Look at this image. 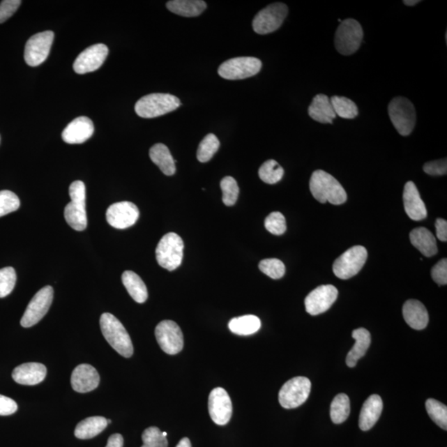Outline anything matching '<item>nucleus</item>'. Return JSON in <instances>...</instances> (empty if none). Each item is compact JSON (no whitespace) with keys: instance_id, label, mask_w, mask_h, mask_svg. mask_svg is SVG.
I'll use <instances>...</instances> for the list:
<instances>
[{"instance_id":"obj_1","label":"nucleus","mask_w":447,"mask_h":447,"mask_svg":"<svg viewBox=\"0 0 447 447\" xmlns=\"http://www.w3.org/2000/svg\"><path fill=\"white\" fill-rule=\"evenodd\" d=\"M309 185L314 198L321 203L329 202L338 206L344 204L347 200V194L342 184L325 171L314 172Z\"/></svg>"},{"instance_id":"obj_2","label":"nucleus","mask_w":447,"mask_h":447,"mask_svg":"<svg viewBox=\"0 0 447 447\" xmlns=\"http://www.w3.org/2000/svg\"><path fill=\"white\" fill-rule=\"evenodd\" d=\"M101 333L119 355L130 358L134 354L130 336L125 326L112 314L104 313L100 320Z\"/></svg>"},{"instance_id":"obj_3","label":"nucleus","mask_w":447,"mask_h":447,"mask_svg":"<svg viewBox=\"0 0 447 447\" xmlns=\"http://www.w3.org/2000/svg\"><path fill=\"white\" fill-rule=\"evenodd\" d=\"M180 105V100L175 96L154 93L142 97L135 109L139 117L152 119L174 112Z\"/></svg>"},{"instance_id":"obj_4","label":"nucleus","mask_w":447,"mask_h":447,"mask_svg":"<svg viewBox=\"0 0 447 447\" xmlns=\"http://www.w3.org/2000/svg\"><path fill=\"white\" fill-rule=\"evenodd\" d=\"M184 243L175 233L165 234L159 241L156 249L158 263L168 271L178 268L183 259Z\"/></svg>"},{"instance_id":"obj_5","label":"nucleus","mask_w":447,"mask_h":447,"mask_svg":"<svg viewBox=\"0 0 447 447\" xmlns=\"http://www.w3.org/2000/svg\"><path fill=\"white\" fill-rule=\"evenodd\" d=\"M388 114L398 134L408 136L414 131L417 121L414 105L404 97L397 96L388 105Z\"/></svg>"},{"instance_id":"obj_6","label":"nucleus","mask_w":447,"mask_h":447,"mask_svg":"<svg viewBox=\"0 0 447 447\" xmlns=\"http://www.w3.org/2000/svg\"><path fill=\"white\" fill-rule=\"evenodd\" d=\"M364 32L360 23L348 19L342 22L335 32V45L340 54H354L361 45Z\"/></svg>"},{"instance_id":"obj_7","label":"nucleus","mask_w":447,"mask_h":447,"mask_svg":"<svg viewBox=\"0 0 447 447\" xmlns=\"http://www.w3.org/2000/svg\"><path fill=\"white\" fill-rule=\"evenodd\" d=\"M312 384L309 379L299 376L283 384L278 393V400L282 408L293 409L303 405L311 393Z\"/></svg>"},{"instance_id":"obj_8","label":"nucleus","mask_w":447,"mask_h":447,"mask_svg":"<svg viewBox=\"0 0 447 447\" xmlns=\"http://www.w3.org/2000/svg\"><path fill=\"white\" fill-rule=\"evenodd\" d=\"M368 257L365 247L357 245L351 248L339 257L333 264L335 275L340 280H349L361 271Z\"/></svg>"},{"instance_id":"obj_9","label":"nucleus","mask_w":447,"mask_h":447,"mask_svg":"<svg viewBox=\"0 0 447 447\" xmlns=\"http://www.w3.org/2000/svg\"><path fill=\"white\" fill-rule=\"evenodd\" d=\"M262 68V63L256 57L241 56L225 61L220 66L218 73L224 79H243L255 76Z\"/></svg>"},{"instance_id":"obj_10","label":"nucleus","mask_w":447,"mask_h":447,"mask_svg":"<svg viewBox=\"0 0 447 447\" xmlns=\"http://www.w3.org/2000/svg\"><path fill=\"white\" fill-rule=\"evenodd\" d=\"M289 13V8L282 3H274L257 13L253 20V29L258 34L275 32L280 28Z\"/></svg>"},{"instance_id":"obj_11","label":"nucleus","mask_w":447,"mask_h":447,"mask_svg":"<svg viewBox=\"0 0 447 447\" xmlns=\"http://www.w3.org/2000/svg\"><path fill=\"white\" fill-rule=\"evenodd\" d=\"M53 294L54 291L52 287L46 286L34 295L22 317L20 321L22 326L29 328L43 319L51 307Z\"/></svg>"},{"instance_id":"obj_12","label":"nucleus","mask_w":447,"mask_h":447,"mask_svg":"<svg viewBox=\"0 0 447 447\" xmlns=\"http://www.w3.org/2000/svg\"><path fill=\"white\" fill-rule=\"evenodd\" d=\"M157 342L163 351L174 356L183 351V334L180 326L172 321H162L155 329Z\"/></svg>"},{"instance_id":"obj_13","label":"nucleus","mask_w":447,"mask_h":447,"mask_svg":"<svg viewBox=\"0 0 447 447\" xmlns=\"http://www.w3.org/2000/svg\"><path fill=\"white\" fill-rule=\"evenodd\" d=\"M54 33L52 31L33 35L26 42L24 51L26 63L30 66H38L46 61L50 55Z\"/></svg>"},{"instance_id":"obj_14","label":"nucleus","mask_w":447,"mask_h":447,"mask_svg":"<svg viewBox=\"0 0 447 447\" xmlns=\"http://www.w3.org/2000/svg\"><path fill=\"white\" fill-rule=\"evenodd\" d=\"M338 290L333 285H321L310 293L305 299V308L310 315L324 313L338 299Z\"/></svg>"},{"instance_id":"obj_15","label":"nucleus","mask_w":447,"mask_h":447,"mask_svg":"<svg viewBox=\"0 0 447 447\" xmlns=\"http://www.w3.org/2000/svg\"><path fill=\"white\" fill-rule=\"evenodd\" d=\"M139 218V208L130 202L114 203L106 211V220L109 225L119 229L130 228Z\"/></svg>"},{"instance_id":"obj_16","label":"nucleus","mask_w":447,"mask_h":447,"mask_svg":"<svg viewBox=\"0 0 447 447\" xmlns=\"http://www.w3.org/2000/svg\"><path fill=\"white\" fill-rule=\"evenodd\" d=\"M208 408L212 421L220 426L227 425L232 416V402L222 388H215L210 393Z\"/></svg>"},{"instance_id":"obj_17","label":"nucleus","mask_w":447,"mask_h":447,"mask_svg":"<svg viewBox=\"0 0 447 447\" xmlns=\"http://www.w3.org/2000/svg\"><path fill=\"white\" fill-rule=\"evenodd\" d=\"M109 50L105 44H96L84 50L77 56L73 64L75 73L86 74L95 72L103 65L107 57Z\"/></svg>"},{"instance_id":"obj_18","label":"nucleus","mask_w":447,"mask_h":447,"mask_svg":"<svg viewBox=\"0 0 447 447\" xmlns=\"http://www.w3.org/2000/svg\"><path fill=\"white\" fill-rule=\"evenodd\" d=\"M95 128L91 119L86 116L75 119L63 132V139L66 144H79L85 143L94 134Z\"/></svg>"},{"instance_id":"obj_19","label":"nucleus","mask_w":447,"mask_h":447,"mask_svg":"<svg viewBox=\"0 0 447 447\" xmlns=\"http://www.w3.org/2000/svg\"><path fill=\"white\" fill-rule=\"evenodd\" d=\"M70 382L75 391L88 393L98 387L100 375L94 367L82 364L73 370Z\"/></svg>"},{"instance_id":"obj_20","label":"nucleus","mask_w":447,"mask_h":447,"mask_svg":"<svg viewBox=\"0 0 447 447\" xmlns=\"http://www.w3.org/2000/svg\"><path fill=\"white\" fill-rule=\"evenodd\" d=\"M404 204L406 213L411 220L419 221L427 218L426 206L413 181H408L405 185Z\"/></svg>"},{"instance_id":"obj_21","label":"nucleus","mask_w":447,"mask_h":447,"mask_svg":"<svg viewBox=\"0 0 447 447\" xmlns=\"http://www.w3.org/2000/svg\"><path fill=\"white\" fill-rule=\"evenodd\" d=\"M46 375L45 365L40 363H25L13 370L12 377L17 384L36 385L43 382Z\"/></svg>"},{"instance_id":"obj_22","label":"nucleus","mask_w":447,"mask_h":447,"mask_svg":"<svg viewBox=\"0 0 447 447\" xmlns=\"http://www.w3.org/2000/svg\"><path fill=\"white\" fill-rule=\"evenodd\" d=\"M402 315L407 324L414 330H423L428 324L429 316L427 309L418 300L407 301L402 308Z\"/></svg>"},{"instance_id":"obj_23","label":"nucleus","mask_w":447,"mask_h":447,"mask_svg":"<svg viewBox=\"0 0 447 447\" xmlns=\"http://www.w3.org/2000/svg\"><path fill=\"white\" fill-rule=\"evenodd\" d=\"M383 411L382 398L379 395H371L363 404L358 426L362 431H369L379 421Z\"/></svg>"},{"instance_id":"obj_24","label":"nucleus","mask_w":447,"mask_h":447,"mask_svg":"<svg viewBox=\"0 0 447 447\" xmlns=\"http://www.w3.org/2000/svg\"><path fill=\"white\" fill-rule=\"evenodd\" d=\"M308 114L314 121L321 123H333L336 118L329 97L322 94L314 97L309 106Z\"/></svg>"},{"instance_id":"obj_25","label":"nucleus","mask_w":447,"mask_h":447,"mask_svg":"<svg viewBox=\"0 0 447 447\" xmlns=\"http://www.w3.org/2000/svg\"><path fill=\"white\" fill-rule=\"evenodd\" d=\"M409 237L413 245L424 256L429 258L437 254L436 238L430 230L424 227L416 228L411 230Z\"/></svg>"},{"instance_id":"obj_26","label":"nucleus","mask_w":447,"mask_h":447,"mask_svg":"<svg viewBox=\"0 0 447 447\" xmlns=\"http://www.w3.org/2000/svg\"><path fill=\"white\" fill-rule=\"evenodd\" d=\"M352 338L356 340V343L348 353L347 357V365L351 368L355 367L358 361L365 356L371 343L370 331L365 328H358L354 331Z\"/></svg>"},{"instance_id":"obj_27","label":"nucleus","mask_w":447,"mask_h":447,"mask_svg":"<svg viewBox=\"0 0 447 447\" xmlns=\"http://www.w3.org/2000/svg\"><path fill=\"white\" fill-rule=\"evenodd\" d=\"M149 157L156 165L163 174L172 176L176 172V165L174 158H172L169 149L163 144H156L150 149Z\"/></svg>"},{"instance_id":"obj_28","label":"nucleus","mask_w":447,"mask_h":447,"mask_svg":"<svg viewBox=\"0 0 447 447\" xmlns=\"http://www.w3.org/2000/svg\"><path fill=\"white\" fill-rule=\"evenodd\" d=\"M167 10L183 17H197L206 10V3L202 0H172L167 3Z\"/></svg>"},{"instance_id":"obj_29","label":"nucleus","mask_w":447,"mask_h":447,"mask_svg":"<svg viewBox=\"0 0 447 447\" xmlns=\"http://www.w3.org/2000/svg\"><path fill=\"white\" fill-rule=\"evenodd\" d=\"M122 282L128 294L136 303H144L146 302L149 296L147 287L138 274L128 270L122 274Z\"/></svg>"},{"instance_id":"obj_30","label":"nucleus","mask_w":447,"mask_h":447,"mask_svg":"<svg viewBox=\"0 0 447 447\" xmlns=\"http://www.w3.org/2000/svg\"><path fill=\"white\" fill-rule=\"evenodd\" d=\"M65 220L70 227L82 232L87 227L86 203L70 202L65 207Z\"/></svg>"},{"instance_id":"obj_31","label":"nucleus","mask_w":447,"mask_h":447,"mask_svg":"<svg viewBox=\"0 0 447 447\" xmlns=\"http://www.w3.org/2000/svg\"><path fill=\"white\" fill-rule=\"evenodd\" d=\"M107 426V419L103 417L88 418L77 425L75 430V436L79 439H91L99 435Z\"/></svg>"},{"instance_id":"obj_32","label":"nucleus","mask_w":447,"mask_h":447,"mask_svg":"<svg viewBox=\"0 0 447 447\" xmlns=\"http://www.w3.org/2000/svg\"><path fill=\"white\" fill-rule=\"evenodd\" d=\"M260 327L259 318L254 315L234 317L229 322L230 331L238 335H253L260 329Z\"/></svg>"},{"instance_id":"obj_33","label":"nucleus","mask_w":447,"mask_h":447,"mask_svg":"<svg viewBox=\"0 0 447 447\" xmlns=\"http://www.w3.org/2000/svg\"><path fill=\"white\" fill-rule=\"evenodd\" d=\"M351 413V402L344 393L336 395L331 404V418L335 424H340L347 421Z\"/></svg>"},{"instance_id":"obj_34","label":"nucleus","mask_w":447,"mask_h":447,"mask_svg":"<svg viewBox=\"0 0 447 447\" xmlns=\"http://www.w3.org/2000/svg\"><path fill=\"white\" fill-rule=\"evenodd\" d=\"M330 100L336 116L351 119H355L358 114L356 103L347 97L335 96Z\"/></svg>"},{"instance_id":"obj_35","label":"nucleus","mask_w":447,"mask_h":447,"mask_svg":"<svg viewBox=\"0 0 447 447\" xmlns=\"http://www.w3.org/2000/svg\"><path fill=\"white\" fill-rule=\"evenodd\" d=\"M220 148V141L215 135H207L202 139L197 149V157L199 162H207L218 153Z\"/></svg>"},{"instance_id":"obj_36","label":"nucleus","mask_w":447,"mask_h":447,"mask_svg":"<svg viewBox=\"0 0 447 447\" xmlns=\"http://www.w3.org/2000/svg\"><path fill=\"white\" fill-rule=\"evenodd\" d=\"M285 170L275 160H268L263 163L259 170V176L264 183L275 184L280 181Z\"/></svg>"},{"instance_id":"obj_37","label":"nucleus","mask_w":447,"mask_h":447,"mask_svg":"<svg viewBox=\"0 0 447 447\" xmlns=\"http://www.w3.org/2000/svg\"><path fill=\"white\" fill-rule=\"evenodd\" d=\"M426 409L429 417L431 418L437 426H439L444 430L447 429V408L441 402L432 398H429L426 402Z\"/></svg>"},{"instance_id":"obj_38","label":"nucleus","mask_w":447,"mask_h":447,"mask_svg":"<svg viewBox=\"0 0 447 447\" xmlns=\"http://www.w3.org/2000/svg\"><path fill=\"white\" fill-rule=\"evenodd\" d=\"M220 188L222 190L224 204L227 206L236 204L240 192L236 180L232 176H225L220 181Z\"/></svg>"},{"instance_id":"obj_39","label":"nucleus","mask_w":447,"mask_h":447,"mask_svg":"<svg viewBox=\"0 0 447 447\" xmlns=\"http://www.w3.org/2000/svg\"><path fill=\"white\" fill-rule=\"evenodd\" d=\"M259 268L261 272L273 280H280L285 276L286 271L285 264L278 259H264L259 263Z\"/></svg>"},{"instance_id":"obj_40","label":"nucleus","mask_w":447,"mask_h":447,"mask_svg":"<svg viewBox=\"0 0 447 447\" xmlns=\"http://www.w3.org/2000/svg\"><path fill=\"white\" fill-rule=\"evenodd\" d=\"M16 280L15 268L7 267L0 269V298H6L12 293L15 289Z\"/></svg>"},{"instance_id":"obj_41","label":"nucleus","mask_w":447,"mask_h":447,"mask_svg":"<svg viewBox=\"0 0 447 447\" xmlns=\"http://www.w3.org/2000/svg\"><path fill=\"white\" fill-rule=\"evenodd\" d=\"M144 445L142 447H167V437L162 435L160 429L151 427L146 429L142 435Z\"/></svg>"},{"instance_id":"obj_42","label":"nucleus","mask_w":447,"mask_h":447,"mask_svg":"<svg viewBox=\"0 0 447 447\" xmlns=\"http://www.w3.org/2000/svg\"><path fill=\"white\" fill-rule=\"evenodd\" d=\"M20 206L17 195L10 191L0 192V218L16 211Z\"/></svg>"},{"instance_id":"obj_43","label":"nucleus","mask_w":447,"mask_h":447,"mask_svg":"<svg viewBox=\"0 0 447 447\" xmlns=\"http://www.w3.org/2000/svg\"><path fill=\"white\" fill-rule=\"evenodd\" d=\"M264 225L268 232L275 236H282L287 229L285 218L278 211L272 212L268 215L265 219Z\"/></svg>"},{"instance_id":"obj_44","label":"nucleus","mask_w":447,"mask_h":447,"mask_svg":"<svg viewBox=\"0 0 447 447\" xmlns=\"http://www.w3.org/2000/svg\"><path fill=\"white\" fill-rule=\"evenodd\" d=\"M21 3L20 0H4L0 3V24H3L10 19Z\"/></svg>"},{"instance_id":"obj_45","label":"nucleus","mask_w":447,"mask_h":447,"mask_svg":"<svg viewBox=\"0 0 447 447\" xmlns=\"http://www.w3.org/2000/svg\"><path fill=\"white\" fill-rule=\"evenodd\" d=\"M432 280L438 285H447V260L444 259L439 261L432 269Z\"/></svg>"},{"instance_id":"obj_46","label":"nucleus","mask_w":447,"mask_h":447,"mask_svg":"<svg viewBox=\"0 0 447 447\" xmlns=\"http://www.w3.org/2000/svg\"><path fill=\"white\" fill-rule=\"evenodd\" d=\"M70 202L86 203V185L82 181H73L69 188Z\"/></svg>"},{"instance_id":"obj_47","label":"nucleus","mask_w":447,"mask_h":447,"mask_svg":"<svg viewBox=\"0 0 447 447\" xmlns=\"http://www.w3.org/2000/svg\"><path fill=\"white\" fill-rule=\"evenodd\" d=\"M423 171L428 175L442 176L447 174L446 158L428 162L423 166Z\"/></svg>"},{"instance_id":"obj_48","label":"nucleus","mask_w":447,"mask_h":447,"mask_svg":"<svg viewBox=\"0 0 447 447\" xmlns=\"http://www.w3.org/2000/svg\"><path fill=\"white\" fill-rule=\"evenodd\" d=\"M17 405L12 398L0 395V416H8L16 413Z\"/></svg>"},{"instance_id":"obj_49","label":"nucleus","mask_w":447,"mask_h":447,"mask_svg":"<svg viewBox=\"0 0 447 447\" xmlns=\"http://www.w3.org/2000/svg\"><path fill=\"white\" fill-rule=\"evenodd\" d=\"M436 230L438 240L442 242L447 241V221L444 219L438 218L436 220Z\"/></svg>"},{"instance_id":"obj_50","label":"nucleus","mask_w":447,"mask_h":447,"mask_svg":"<svg viewBox=\"0 0 447 447\" xmlns=\"http://www.w3.org/2000/svg\"><path fill=\"white\" fill-rule=\"evenodd\" d=\"M123 438L121 434H113L108 439L107 445L105 447H123Z\"/></svg>"},{"instance_id":"obj_51","label":"nucleus","mask_w":447,"mask_h":447,"mask_svg":"<svg viewBox=\"0 0 447 447\" xmlns=\"http://www.w3.org/2000/svg\"><path fill=\"white\" fill-rule=\"evenodd\" d=\"M176 447H192L191 441L188 437H184L179 441V444Z\"/></svg>"},{"instance_id":"obj_52","label":"nucleus","mask_w":447,"mask_h":447,"mask_svg":"<svg viewBox=\"0 0 447 447\" xmlns=\"http://www.w3.org/2000/svg\"><path fill=\"white\" fill-rule=\"evenodd\" d=\"M420 1H418V0H414V1H411V0H409H409H405V1H404V4L408 6H415V4H417Z\"/></svg>"},{"instance_id":"obj_53","label":"nucleus","mask_w":447,"mask_h":447,"mask_svg":"<svg viewBox=\"0 0 447 447\" xmlns=\"http://www.w3.org/2000/svg\"><path fill=\"white\" fill-rule=\"evenodd\" d=\"M162 435H163V436H165V437H167V432H162Z\"/></svg>"},{"instance_id":"obj_54","label":"nucleus","mask_w":447,"mask_h":447,"mask_svg":"<svg viewBox=\"0 0 447 447\" xmlns=\"http://www.w3.org/2000/svg\"><path fill=\"white\" fill-rule=\"evenodd\" d=\"M107 423H108V424H109V423H112V421H110V420H108V419H107Z\"/></svg>"}]
</instances>
